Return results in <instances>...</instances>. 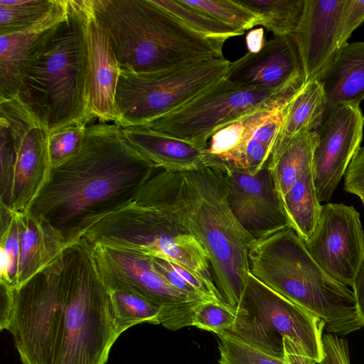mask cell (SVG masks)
Here are the masks:
<instances>
[{
	"mask_svg": "<svg viewBox=\"0 0 364 364\" xmlns=\"http://www.w3.org/2000/svg\"><path fill=\"white\" fill-rule=\"evenodd\" d=\"M259 14L262 26L274 36H292L303 14L305 0H238Z\"/></svg>",
	"mask_w": 364,
	"mask_h": 364,
	"instance_id": "484cf974",
	"label": "cell"
},
{
	"mask_svg": "<svg viewBox=\"0 0 364 364\" xmlns=\"http://www.w3.org/2000/svg\"><path fill=\"white\" fill-rule=\"evenodd\" d=\"M87 126L70 125L48 135V146L51 166L66 160L81 146Z\"/></svg>",
	"mask_w": 364,
	"mask_h": 364,
	"instance_id": "d6a6232c",
	"label": "cell"
},
{
	"mask_svg": "<svg viewBox=\"0 0 364 364\" xmlns=\"http://www.w3.org/2000/svg\"><path fill=\"white\" fill-rule=\"evenodd\" d=\"M69 12V0H58L52 12L26 30L0 36V100L17 96L29 70L48 50Z\"/></svg>",
	"mask_w": 364,
	"mask_h": 364,
	"instance_id": "e0dca14e",
	"label": "cell"
},
{
	"mask_svg": "<svg viewBox=\"0 0 364 364\" xmlns=\"http://www.w3.org/2000/svg\"><path fill=\"white\" fill-rule=\"evenodd\" d=\"M58 0H0V35L22 31L48 16Z\"/></svg>",
	"mask_w": 364,
	"mask_h": 364,
	"instance_id": "4316f807",
	"label": "cell"
},
{
	"mask_svg": "<svg viewBox=\"0 0 364 364\" xmlns=\"http://www.w3.org/2000/svg\"><path fill=\"white\" fill-rule=\"evenodd\" d=\"M357 311L364 326V258L355 275L352 286Z\"/></svg>",
	"mask_w": 364,
	"mask_h": 364,
	"instance_id": "f35d334b",
	"label": "cell"
},
{
	"mask_svg": "<svg viewBox=\"0 0 364 364\" xmlns=\"http://www.w3.org/2000/svg\"><path fill=\"white\" fill-rule=\"evenodd\" d=\"M20 252V227L15 215L1 208L0 284L15 287Z\"/></svg>",
	"mask_w": 364,
	"mask_h": 364,
	"instance_id": "4dcf8cb0",
	"label": "cell"
},
{
	"mask_svg": "<svg viewBox=\"0 0 364 364\" xmlns=\"http://www.w3.org/2000/svg\"><path fill=\"white\" fill-rule=\"evenodd\" d=\"M48 132L16 96L0 100V204L26 213L47 181Z\"/></svg>",
	"mask_w": 364,
	"mask_h": 364,
	"instance_id": "9c48e42d",
	"label": "cell"
},
{
	"mask_svg": "<svg viewBox=\"0 0 364 364\" xmlns=\"http://www.w3.org/2000/svg\"><path fill=\"white\" fill-rule=\"evenodd\" d=\"M345 0H305L292 35L302 65L304 84L318 80L339 50L338 35Z\"/></svg>",
	"mask_w": 364,
	"mask_h": 364,
	"instance_id": "d6986e66",
	"label": "cell"
},
{
	"mask_svg": "<svg viewBox=\"0 0 364 364\" xmlns=\"http://www.w3.org/2000/svg\"><path fill=\"white\" fill-rule=\"evenodd\" d=\"M318 80L325 93L326 113L341 105L359 106L364 100V41L343 45Z\"/></svg>",
	"mask_w": 364,
	"mask_h": 364,
	"instance_id": "44dd1931",
	"label": "cell"
},
{
	"mask_svg": "<svg viewBox=\"0 0 364 364\" xmlns=\"http://www.w3.org/2000/svg\"><path fill=\"white\" fill-rule=\"evenodd\" d=\"M110 291L117 324L121 334L142 323L161 324L159 309L149 301L127 291L112 289Z\"/></svg>",
	"mask_w": 364,
	"mask_h": 364,
	"instance_id": "f1b7e54d",
	"label": "cell"
},
{
	"mask_svg": "<svg viewBox=\"0 0 364 364\" xmlns=\"http://www.w3.org/2000/svg\"><path fill=\"white\" fill-rule=\"evenodd\" d=\"M122 70L152 73L224 58L225 40L199 34L152 0H93Z\"/></svg>",
	"mask_w": 364,
	"mask_h": 364,
	"instance_id": "277c9868",
	"label": "cell"
},
{
	"mask_svg": "<svg viewBox=\"0 0 364 364\" xmlns=\"http://www.w3.org/2000/svg\"><path fill=\"white\" fill-rule=\"evenodd\" d=\"M230 63L224 58L152 73L121 70L115 124L122 127L148 125L223 79Z\"/></svg>",
	"mask_w": 364,
	"mask_h": 364,
	"instance_id": "30bf717a",
	"label": "cell"
},
{
	"mask_svg": "<svg viewBox=\"0 0 364 364\" xmlns=\"http://www.w3.org/2000/svg\"><path fill=\"white\" fill-rule=\"evenodd\" d=\"M217 336L220 340L218 364H288L283 359L258 350L226 333Z\"/></svg>",
	"mask_w": 364,
	"mask_h": 364,
	"instance_id": "1f68e13d",
	"label": "cell"
},
{
	"mask_svg": "<svg viewBox=\"0 0 364 364\" xmlns=\"http://www.w3.org/2000/svg\"><path fill=\"white\" fill-rule=\"evenodd\" d=\"M235 318L234 309L226 304L203 301L196 309L193 326L218 334L229 330Z\"/></svg>",
	"mask_w": 364,
	"mask_h": 364,
	"instance_id": "836d02e7",
	"label": "cell"
},
{
	"mask_svg": "<svg viewBox=\"0 0 364 364\" xmlns=\"http://www.w3.org/2000/svg\"><path fill=\"white\" fill-rule=\"evenodd\" d=\"M220 21L244 30L262 26V18L238 0H180Z\"/></svg>",
	"mask_w": 364,
	"mask_h": 364,
	"instance_id": "f546056e",
	"label": "cell"
},
{
	"mask_svg": "<svg viewBox=\"0 0 364 364\" xmlns=\"http://www.w3.org/2000/svg\"><path fill=\"white\" fill-rule=\"evenodd\" d=\"M20 227L17 287L58 257L65 248L60 237L44 220L27 213H14Z\"/></svg>",
	"mask_w": 364,
	"mask_h": 364,
	"instance_id": "7402d4cb",
	"label": "cell"
},
{
	"mask_svg": "<svg viewBox=\"0 0 364 364\" xmlns=\"http://www.w3.org/2000/svg\"><path fill=\"white\" fill-rule=\"evenodd\" d=\"M5 330L22 364H106L121 336L110 289L82 239L11 288Z\"/></svg>",
	"mask_w": 364,
	"mask_h": 364,
	"instance_id": "6da1fadb",
	"label": "cell"
},
{
	"mask_svg": "<svg viewBox=\"0 0 364 364\" xmlns=\"http://www.w3.org/2000/svg\"><path fill=\"white\" fill-rule=\"evenodd\" d=\"M344 189L357 196L364 205V146H360L344 174Z\"/></svg>",
	"mask_w": 364,
	"mask_h": 364,
	"instance_id": "d590c367",
	"label": "cell"
},
{
	"mask_svg": "<svg viewBox=\"0 0 364 364\" xmlns=\"http://www.w3.org/2000/svg\"><path fill=\"white\" fill-rule=\"evenodd\" d=\"M192 31L203 36L226 41L242 36L245 31L220 21L197 9L188 6L180 0H152Z\"/></svg>",
	"mask_w": 364,
	"mask_h": 364,
	"instance_id": "83f0119b",
	"label": "cell"
},
{
	"mask_svg": "<svg viewBox=\"0 0 364 364\" xmlns=\"http://www.w3.org/2000/svg\"><path fill=\"white\" fill-rule=\"evenodd\" d=\"M92 246L109 289L136 294L157 306L161 324L168 330L193 326L196 309L206 300L192 299L176 289L156 269L152 257L98 245Z\"/></svg>",
	"mask_w": 364,
	"mask_h": 364,
	"instance_id": "7c38bea8",
	"label": "cell"
},
{
	"mask_svg": "<svg viewBox=\"0 0 364 364\" xmlns=\"http://www.w3.org/2000/svg\"><path fill=\"white\" fill-rule=\"evenodd\" d=\"M134 200L161 209L200 243L215 285L225 303L235 309L247 283L249 247L255 238L230 208L222 166L186 171L159 168Z\"/></svg>",
	"mask_w": 364,
	"mask_h": 364,
	"instance_id": "3957f363",
	"label": "cell"
},
{
	"mask_svg": "<svg viewBox=\"0 0 364 364\" xmlns=\"http://www.w3.org/2000/svg\"><path fill=\"white\" fill-rule=\"evenodd\" d=\"M122 128L127 139L157 168L186 171L212 165L206 149L157 132L147 126Z\"/></svg>",
	"mask_w": 364,
	"mask_h": 364,
	"instance_id": "ffe728a7",
	"label": "cell"
},
{
	"mask_svg": "<svg viewBox=\"0 0 364 364\" xmlns=\"http://www.w3.org/2000/svg\"><path fill=\"white\" fill-rule=\"evenodd\" d=\"M294 93L280 94L237 85L225 77L146 126L206 149L210 138L223 127Z\"/></svg>",
	"mask_w": 364,
	"mask_h": 364,
	"instance_id": "8fae6325",
	"label": "cell"
},
{
	"mask_svg": "<svg viewBox=\"0 0 364 364\" xmlns=\"http://www.w3.org/2000/svg\"><path fill=\"white\" fill-rule=\"evenodd\" d=\"M266 42L263 28L252 29L245 36V44L248 51L247 53H259L264 48Z\"/></svg>",
	"mask_w": 364,
	"mask_h": 364,
	"instance_id": "ab89813d",
	"label": "cell"
},
{
	"mask_svg": "<svg viewBox=\"0 0 364 364\" xmlns=\"http://www.w3.org/2000/svg\"><path fill=\"white\" fill-rule=\"evenodd\" d=\"M326 105L325 93L318 80L302 85L285 107L282 127L276 143L316 130L324 118Z\"/></svg>",
	"mask_w": 364,
	"mask_h": 364,
	"instance_id": "cb8c5ba5",
	"label": "cell"
},
{
	"mask_svg": "<svg viewBox=\"0 0 364 364\" xmlns=\"http://www.w3.org/2000/svg\"><path fill=\"white\" fill-rule=\"evenodd\" d=\"M323 358L320 364H350L348 341L326 333L322 336Z\"/></svg>",
	"mask_w": 364,
	"mask_h": 364,
	"instance_id": "8d00e7d4",
	"label": "cell"
},
{
	"mask_svg": "<svg viewBox=\"0 0 364 364\" xmlns=\"http://www.w3.org/2000/svg\"><path fill=\"white\" fill-rule=\"evenodd\" d=\"M235 321L225 332L267 355L283 359L299 349L320 364L325 323L272 291L250 272L243 295L234 309Z\"/></svg>",
	"mask_w": 364,
	"mask_h": 364,
	"instance_id": "ba28073f",
	"label": "cell"
},
{
	"mask_svg": "<svg viewBox=\"0 0 364 364\" xmlns=\"http://www.w3.org/2000/svg\"><path fill=\"white\" fill-rule=\"evenodd\" d=\"M364 21V1L345 0L341 13L338 44L339 49L346 43L352 33Z\"/></svg>",
	"mask_w": 364,
	"mask_h": 364,
	"instance_id": "e575fe53",
	"label": "cell"
},
{
	"mask_svg": "<svg viewBox=\"0 0 364 364\" xmlns=\"http://www.w3.org/2000/svg\"><path fill=\"white\" fill-rule=\"evenodd\" d=\"M87 48L90 112L100 122L116 123L115 105L120 67L105 29L97 20L93 0H81Z\"/></svg>",
	"mask_w": 364,
	"mask_h": 364,
	"instance_id": "ac0fdd59",
	"label": "cell"
},
{
	"mask_svg": "<svg viewBox=\"0 0 364 364\" xmlns=\"http://www.w3.org/2000/svg\"><path fill=\"white\" fill-rule=\"evenodd\" d=\"M319 266L338 282L351 287L364 258V231L353 206L322 205L318 225L304 242Z\"/></svg>",
	"mask_w": 364,
	"mask_h": 364,
	"instance_id": "4fadbf2b",
	"label": "cell"
},
{
	"mask_svg": "<svg viewBox=\"0 0 364 364\" xmlns=\"http://www.w3.org/2000/svg\"><path fill=\"white\" fill-rule=\"evenodd\" d=\"M80 239L161 258L212 278L200 243L161 209L134 200L89 221L72 242Z\"/></svg>",
	"mask_w": 364,
	"mask_h": 364,
	"instance_id": "52a82bcc",
	"label": "cell"
},
{
	"mask_svg": "<svg viewBox=\"0 0 364 364\" xmlns=\"http://www.w3.org/2000/svg\"><path fill=\"white\" fill-rule=\"evenodd\" d=\"M364 115L359 106L341 105L327 112L315 130L312 172L320 202H328L360 148Z\"/></svg>",
	"mask_w": 364,
	"mask_h": 364,
	"instance_id": "5bb4252c",
	"label": "cell"
},
{
	"mask_svg": "<svg viewBox=\"0 0 364 364\" xmlns=\"http://www.w3.org/2000/svg\"><path fill=\"white\" fill-rule=\"evenodd\" d=\"M157 169L122 127L89 124L81 146L51 166L26 213L46 222L66 247L89 221L133 200Z\"/></svg>",
	"mask_w": 364,
	"mask_h": 364,
	"instance_id": "7a4b0ae2",
	"label": "cell"
},
{
	"mask_svg": "<svg viewBox=\"0 0 364 364\" xmlns=\"http://www.w3.org/2000/svg\"><path fill=\"white\" fill-rule=\"evenodd\" d=\"M316 143L314 131L275 144L268 167L280 202L299 178L312 168Z\"/></svg>",
	"mask_w": 364,
	"mask_h": 364,
	"instance_id": "603a6c76",
	"label": "cell"
},
{
	"mask_svg": "<svg viewBox=\"0 0 364 364\" xmlns=\"http://www.w3.org/2000/svg\"><path fill=\"white\" fill-rule=\"evenodd\" d=\"M152 261L156 269L178 291L194 299L205 300L172 268L168 261L153 257Z\"/></svg>",
	"mask_w": 364,
	"mask_h": 364,
	"instance_id": "74e56055",
	"label": "cell"
},
{
	"mask_svg": "<svg viewBox=\"0 0 364 364\" xmlns=\"http://www.w3.org/2000/svg\"><path fill=\"white\" fill-rule=\"evenodd\" d=\"M225 78L280 94L295 92L304 83L302 65L291 36H274L257 53L230 62Z\"/></svg>",
	"mask_w": 364,
	"mask_h": 364,
	"instance_id": "2e32d148",
	"label": "cell"
},
{
	"mask_svg": "<svg viewBox=\"0 0 364 364\" xmlns=\"http://www.w3.org/2000/svg\"><path fill=\"white\" fill-rule=\"evenodd\" d=\"M17 97L48 134L70 125H89L94 119L88 102L81 0H69L67 19L50 47L28 73Z\"/></svg>",
	"mask_w": 364,
	"mask_h": 364,
	"instance_id": "8992f818",
	"label": "cell"
},
{
	"mask_svg": "<svg viewBox=\"0 0 364 364\" xmlns=\"http://www.w3.org/2000/svg\"><path fill=\"white\" fill-rule=\"evenodd\" d=\"M250 272L266 287L319 317L327 333L346 336L364 326L353 291L327 274L290 227L255 239L248 252Z\"/></svg>",
	"mask_w": 364,
	"mask_h": 364,
	"instance_id": "5b68a950",
	"label": "cell"
},
{
	"mask_svg": "<svg viewBox=\"0 0 364 364\" xmlns=\"http://www.w3.org/2000/svg\"><path fill=\"white\" fill-rule=\"evenodd\" d=\"M230 208L243 228L255 239L289 226L267 164L255 175L220 164Z\"/></svg>",
	"mask_w": 364,
	"mask_h": 364,
	"instance_id": "9a60e30c",
	"label": "cell"
},
{
	"mask_svg": "<svg viewBox=\"0 0 364 364\" xmlns=\"http://www.w3.org/2000/svg\"><path fill=\"white\" fill-rule=\"evenodd\" d=\"M281 203L289 227L304 242L307 241L318 225L322 210L312 168L304 172L292 185Z\"/></svg>",
	"mask_w": 364,
	"mask_h": 364,
	"instance_id": "d4e9b609",
	"label": "cell"
}]
</instances>
